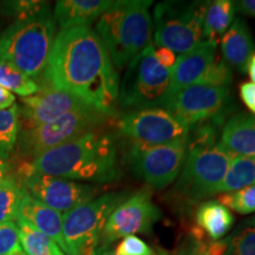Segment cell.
<instances>
[{"mask_svg": "<svg viewBox=\"0 0 255 255\" xmlns=\"http://www.w3.org/2000/svg\"><path fill=\"white\" fill-rule=\"evenodd\" d=\"M109 0H60L56 2L53 18L60 30L75 26H90L110 7Z\"/></svg>", "mask_w": 255, "mask_h": 255, "instance_id": "cell-19", "label": "cell"}, {"mask_svg": "<svg viewBox=\"0 0 255 255\" xmlns=\"http://www.w3.org/2000/svg\"><path fill=\"white\" fill-rule=\"evenodd\" d=\"M235 2L231 0L207 2L203 19V41L218 46L223 34L235 20Z\"/></svg>", "mask_w": 255, "mask_h": 255, "instance_id": "cell-22", "label": "cell"}, {"mask_svg": "<svg viewBox=\"0 0 255 255\" xmlns=\"http://www.w3.org/2000/svg\"><path fill=\"white\" fill-rule=\"evenodd\" d=\"M43 87L64 91L113 117L119 104V73L91 26L59 30L44 70Z\"/></svg>", "mask_w": 255, "mask_h": 255, "instance_id": "cell-1", "label": "cell"}, {"mask_svg": "<svg viewBox=\"0 0 255 255\" xmlns=\"http://www.w3.org/2000/svg\"><path fill=\"white\" fill-rule=\"evenodd\" d=\"M216 47L207 41H201L193 50L177 57L173 69L169 70L173 95L190 85H208L219 58Z\"/></svg>", "mask_w": 255, "mask_h": 255, "instance_id": "cell-16", "label": "cell"}, {"mask_svg": "<svg viewBox=\"0 0 255 255\" xmlns=\"http://www.w3.org/2000/svg\"><path fill=\"white\" fill-rule=\"evenodd\" d=\"M215 124L194 128L188 137L187 152L176 191L189 201L219 194V188L234 155L218 142Z\"/></svg>", "mask_w": 255, "mask_h": 255, "instance_id": "cell-4", "label": "cell"}, {"mask_svg": "<svg viewBox=\"0 0 255 255\" xmlns=\"http://www.w3.org/2000/svg\"><path fill=\"white\" fill-rule=\"evenodd\" d=\"M226 242L227 250L223 255H255V218L242 223Z\"/></svg>", "mask_w": 255, "mask_h": 255, "instance_id": "cell-28", "label": "cell"}, {"mask_svg": "<svg viewBox=\"0 0 255 255\" xmlns=\"http://www.w3.org/2000/svg\"><path fill=\"white\" fill-rule=\"evenodd\" d=\"M57 24L49 2L14 18L0 33V62H8L33 81L41 79L56 38Z\"/></svg>", "mask_w": 255, "mask_h": 255, "instance_id": "cell-3", "label": "cell"}, {"mask_svg": "<svg viewBox=\"0 0 255 255\" xmlns=\"http://www.w3.org/2000/svg\"><path fill=\"white\" fill-rule=\"evenodd\" d=\"M119 130L131 142L145 145L188 143L190 133L189 126L164 108L126 111Z\"/></svg>", "mask_w": 255, "mask_h": 255, "instance_id": "cell-10", "label": "cell"}, {"mask_svg": "<svg viewBox=\"0 0 255 255\" xmlns=\"http://www.w3.org/2000/svg\"><path fill=\"white\" fill-rule=\"evenodd\" d=\"M20 133L19 107L12 105L8 109L0 110V159L7 161L17 146Z\"/></svg>", "mask_w": 255, "mask_h": 255, "instance_id": "cell-26", "label": "cell"}, {"mask_svg": "<svg viewBox=\"0 0 255 255\" xmlns=\"http://www.w3.org/2000/svg\"><path fill=\"white\" fill-rule=\"evenodd\" d=\"M0 85L9 92L28 97L38 94L41 87L20 69L8 62H0Z\"/></svg>", "mask_w": 255, "mask_h": 255, "instance_id": "cell-27", "label": "cell"}, {"mask_svg": "<svg viewBox=\"0 0 255 255\" xmlns=\"http://www.w3.org/2000/svg\"><path fill=\"white\" fill-rule=\"evenodd\" d=\"M231 90L227 87L190 85L175 92L167 109L189 128L203 124L220 126L231 110Z\"/></svg>", "mask_w": 255, "mask_h": 255, "instance_id": "cell-13", "label": "cell"}, {"mask_svg": "<svg viewBox=\"0 0 255 255\" xmlns=\"http://www.w3.org/2000/svg\"><path fill=\"white\" fill-rule=\"evenodd\" d=\"M239 91H240L241 101L255 116V84L252 82L241 83Z\"/></svg>", "mask_w": 255, "mask_h": 255, "instance_id": "cell-32", "label": "cell"}, {"mask_svg": "<svg viewBox=\"0 0 255 255\" xmlns=\"http://www.w3.org/2000/svg\"><path fill=\"white\" fill-rule=\"evenodd\" d=\"M218 201L221 205L239 214L245 215L255 213V184L232 193L220 194Z\"/></svg>", "mask_w": 255, "mask_h": 255, "instance_id": "cell-29", "label": "cell"}, {"mask_svg": "<svg viewBox=\"0 0 255 255\" xmlns=\"http://www.w3.org/2000/svg\"><path fill=\"white\" fill-rule=\"evenodd\" d=\"M17 218L30 223L32 227L52 239L66 254V246L63 238V214L39 202L24 190L19 203Z\"/></svg>", "mask_w": 255, "mask_h": 255, "instance_id": "cell-17", "label": "cell"}, {"mask_svg": "<svg viewBox=\"0 0 255 255\" xmlns=\"http://www.w3.org/2000/svg\"><path fill=\"white\" fill-rule=\"evenodd\" d=\"M24 188L17 175L7 174L0 182V226L15 221Z\"/></svg>", "mask_w": 255, "mask_h": 255, "instance_id": "cell-25", "label": "cell"}, {"mask_svg": "<svg viewBox=\"0 0 255 255\" xmlns=\"http://www.w3.org/2000/svg\"><path fill=\"white\" fill-rule=\"evenodd\" d=\"M161 219V210L151 201L148 190L136 191L111 213L101 238L100 247H109L113 242L128 235L145 234Z\"/></svg>", "mask_w": 255, "mask_h": 255, "instance_id": "cell-14", "label": "cell"}, {"mask_svg": "<svg viewBox=\"0 0 255 255\" xmlns=\"http://www.w3.org/2000/svg\"><path fill=\"white\" fill-rule=\"evenodd\" d=\"M116 255H155V252L142 239L136 235L124 237L115 250Z\"/></svg>", "mask_w": 255, "mask_h": 255, "instance_id": "cell-31", "label": "cell"}, {"mask_svg": "<svg viewBox=\"0 0 255 255\" xmlns=\"http://www.w3.org/2000/svg\"><path fill=\"white\" fill-rule=\"evenodd\" d=\"M0 255H25L15 221L0 226Z\"/></svg>", "mask_w": 255, "mask_h": 255, "instance_id": "cell-30", "label": "cell"}, {"mask_svg": "<svg viewBox=\"0 0 255 255\" xmlns=\"http://www.w3.org/2000/svg\"><path fill=\"white\" fill-rule=\"evenodd\" d=\"M197 227L202 229L212 241H219L231 231L234 223V216L227 207L218 200L206 201L196 210Z\"/></svg>", "mask_w": 255, "mask_h": 255, "instance_id": "cell-21", "label": "cell"}, {"mask_svg": "<svg viewBox=\"0 0 255 255\" xmlns=\"http://www.w3.org/2000/svg\"><path fill=\"white\" fill-rule=\"evenodd\" d=\"M94 255H116V254H115V252L111 251L109 247H98Z\"/></svg>", "mask_w": 255, "mask_h": 255, "instance_id": "cell-38", "label": "cell"}, {"mask_svg": "<svg viewBox=\"0 0 255 255\" xmlns=\"http://www.w3.org/2000/svg\"><path fill=\"white\" fill-rule=\"evenodd\" d=\"M83 108L90 107L64 91L41 88L38 94L21 98V107H19L20 129L43 126Z\"/></svg>", "mask_w": 255, "mask_h": 255, "instance_id": "cell-15", "label": "cell"}, {"mask_svg": "<svg viewBox=\"0 0 255 255\" xmlns=\"http://www.w3.org/2000/svg\"><path fill=\"white\" fill-rule=\"evenodd\" d=\"M221 144L234 156L255 157V116L239 113L229 117L221 130Z\"/></svg>", "mask_w": 255, "mask_h": 255, "instance_id": "cell-18", "label": "cell"}, {"mask_svg": "<svg viewBox=\"0 0 255 255\" xmlns=\"http://www.w3.org/2000/svg\"><path fill=\"white\" fill-rule=\"evenodd\" d=\"M15 104V97L12 92L6 90L0 85V110L8 109Z\"/></svg>", "mask_w": 255, "mask_h": 255, "instance_id": "cell-35", "label": "cell"}, {"mask_svg": "<svg viewBox=\"0 0 255 255\" xmlns=\"http://www.w3.org/2000/svg\"><path fill=\"white\" fill-rule=\"evenodd\" d=\"M8 170H9V164L7 161H1L0 159V182L2 181V178H4L6 175L8 174Z\"/></svg>", "mask_w": 255, "mask_h": 255, "instance_id": "cell-37", "label": "cell"}, {"mask_svg": "<svg viewBox=\"0 0 255 255\" xmlns=\"http://www.w3.org/2000/svg\"><path fill=\"white\" fill-rule=\"evenodd\" d=\"M246 72L248 73V76H250L252 83L255 84V52L251 56L250 60H248Z\"/></svg>", "mask_w": 255, "mask_h": 255, "instance_id": "cell-36", "label": "cell"}, {"mask_svg": "<svg viewBox=\"0 0 255 255\" xmlns=\"http://www.w3.org/2000/svg\"><path fill=\"white\" fill-rule=\"evenodd\" d=\"M255 184V157L234 156L219 188V194L232 193Z\"/></svg>", "mask_w": 255, "mask_h": 255, "instance_id": "cell-24", "label": "cell"}, {"mask_svg": "<svg viewBox=\"0 0 255 255\" xmlns=\"http://www.w3.org/2000/svg\"><path fill=\"white\" fill-rule=\"evenodd\" d=\"M235 8L242 14L255 18V0H241L235 2Z\"/></svg>", "mask_w": 255, "mask_h": 255, "instance_id": "cell-34", "label": "cell"}, {"mask_svg": "<svg viewBox=\"0 0 255 255\" xmlns=\"http://www.w3.org/2000/svg\"><path fill=\"white\" fill-rule=\"evenodd\" d=\"M108 119L109 116L91 108L71 111L43 126L20 129L15 148L23 157L31 161L43 152L65 144L89 131L98 130Z\"/></svg>", "mask_w": 255, "mask_h": 255, "instance_id": "cell-9", "label": "cell"}, {"mask_svg": "<svg viewBox=\"0 0 255 255\" xmlns=\"http://www.w3.org/2000/svg\"><path fill=\"white\" fill-rule=\"evenodd\" d=\"M129 197V191H111L63 215V238L68 255H94L100 247L111 213Z\"/></svg>", "mask_w": 255, "mask_h": 255, "instance_id": "cell-7", "label": "cell"}, {"mask_svg": "<svg viewBox=\"0 0 255 255\" xmlns=\"http://www.w3.org/2000/svg\"><path fill=\"white\" fill-rule=\"evenodd\" d=\"M220 43L225 62L237 68L241 73L246 72L248 60L255 52L253 36L246 21L241 18L235 19Z\"/></svg>", "mask_w": 255, "mask_h": 255, "instance_id": "cell-20", "label": "cell"}, {"mask_svg": "<svg viewBox=\"0 0 255 255\" xmlns=\"http://www.w3.org/2000/svg\"><path fill=\"white\" fill-rule=\"evenodd\" d=\"M187 143L145 145L130 143L127 161L136 177L154 189H163L176 180L182 170Z\"/></svg>", "mask_w": 255, "mask_h": 255, "instance_id": "cell-12", "label": "cell"}, {"mask_svg": "<svg viewBox=\"0 0 255 255\" xmlns=\"http://www.w3.org/2000/svg\"><path fill=\"white\" fill-rule=\"evenodd\" d=\"M207 2L163 1L154 8L155 45L180 55L203 41Z\"/></svg>", "mask_w": 255, "mask_h": 255, "instance_id": "cell-8", "label": "cell"}, {"mask_svg": "<svg viewBox=\"0 0 255 255\" xmlns=\"http://www.w3.org/2000/svg\"><path fill=\"white\" fill-rule=\"evenodd\" d=\"M17 176L28 195L63 215L90 202L101 191L97 186L34 173L25 163L19 167Z\"/></svg>", "mask_w": 255, "mask_h": 255, "instance_id": "cell-11", "label": "cell"}, {"mask_svg": "<svg viewBox=\"0 0 255 255\" xmlns=\"http://www.w3.org/2000/svg\"><path fill=\"white\" fill-rule=\"evenodd\" d=\"M25 164L34 173L77 182L109 183L122 176L116 138L100 129L43 152Z\"/></svg>", "mask_w": 255, "mask_h": 255, "instance_id": "cell-2", "label": "cell"}, {"mask_svg": "<svg viewBox=\"0 0 255 255\" xmlns=\"http://www.w3.org/2000/svg\"><path fill=\"white\" fill-rule=\"evenodd\" d=\"M155 57L158 60V63L165 69L170 70L176 63L177 57L171 50L167 49V47H158L155 50Z\"/></svg>", "mask_w": 255, "mask_h": 255, "instance_id": "cell-33", "label": "cell"}, {"mask_svg": "<svg viewBox=\"0 0 255 255\" xmlns=\"http://www.w3.org/2000/svg\"><path fill=\"white\" fill-rule=\"evenodd\" d=\"M171 96L170 71L158 63L150 44L127 65L120 85V107L126 111L167 109Z\"/></svg>", "mask_w": 255, "mask_h": 255, "instance_id": "cell-6", "label": "cell"}, {"mask_svg": "<svg viewBox=\"0 0 255 255\" xmlns=\"http://www.w3.org/2000/svg\"><path fill=\"white\" fill-rule=\"evenodd\" d=\"M15 222L25 255H66L52 239L32 227L30 223L19 218L15 219Z\"/></svg>", "mask_w": 255, "mask_h": 255, "instance_id": "cell-23", "label": "cell"}, {"mask_svg": "<svg viewBox=\"0 0 255 255\" xmlns=\"http://www.w3.org/2000/svg\"><path fill=\"white\" fill-rule=\"evenodd\" d=\"M150 0H120L98 19L96 33L103 41L115 68L122 69L150 45Z\"/></svg>", "mask_w": 255, "mask_h": 255, "instance_id": "cell-5", "label": "cell"}]
</instances>
